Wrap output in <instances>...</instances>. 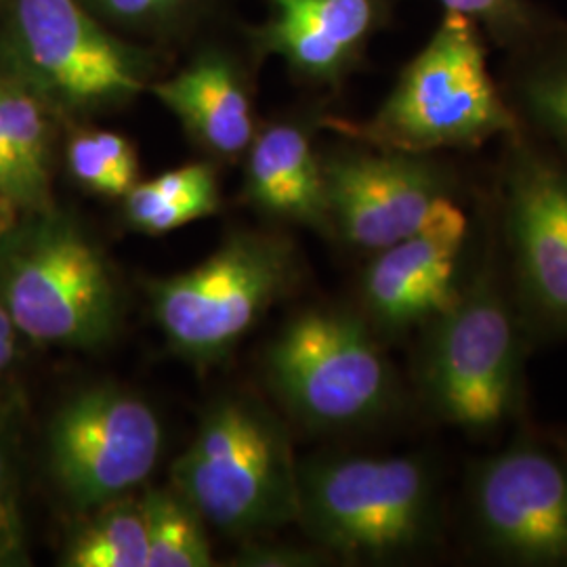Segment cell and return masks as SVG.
Masks as SVG:
<instances>
[{"instance_id":"obj_30","label":"cell","mask_w":567,"mask_h":567,"mask_svg":"<svg viewBox=\"0 0 567 567\" xmlns=\"http://www.w3.org/2000/svg\"><path fill=\"white\" fill-rule=\"evenodd\" d=\"M555 447H557V452L567 461V433L559 435V437L555 440Z\"/></svg>"},{"instance_id":"obj_13","label":"cell","mask_w":567,"mask_h":567,"mask_svg":"<svg viewBox=\"0 0 567 567\" xmlns=\"http://www.w3.org/2000/svg\"><path fill=\"white\" fill-rule=\"evenodd\" d=\"M468 238L471 221L454 194L437 203L416 234L374 252L362 278L370 326L402 334L444 313L465 280L461 264Z\"/></svg>"},{"instance_id":"obj_8","label":"cell","mask_w":567,"mask_h":567,"mask_svg":"<svg viewBox=\"0 0 567 567\" xmlns=\"http://www.w3.org/2000/svg\"><path fill=\"white\" fill-rule=\"evenodd\" d=\"M154 408L112 385L84 389L49 426V465L63 496L82 513L133 494L163 456Z\"/></svg>"},{"instance_id":"obj_1","label":"cell","mask_w":567,"mask_h":567,"mask_svg":"<svg viewBox=\"0 0 567 567\" xmlns=\"http://www.w3.org/2000/svg\"><path fill=\"white\" fill-rule=\"evenodd\" d=\"M522 322L494 244H487L456 301L423 326L416 379L440 423L486 435L517 412L524 379Z\"/></svg>"},{"instance_id":"obj_27","label":"cell","mask_w":567,"mask_h":567,"mask_svg":"<svg viewBox=\"0 0 567 567\" xmlns=\"http://www.w3.org/2000/svg\"><path fill=\"white\" fill-rule=\"evenodd\" d=\"M324 555L318 550L290 547H252L243 553V566H316Z\"/></svg>"},{"instance_id":"obj_22","label":"cell","mask_w":567,"mask_h":567,"mask_svg":"<svg viewBox=\"0 0 567 567\" xmlns=\"http://www.w3.org/2000/svg\"><path fill=\"white\" fill-rule=\"evenodd\" d=\"M124 198L126 221L140 231L158 236L217 213L219 187H210L179 198H154L142 192L135 183V187Z\"/></svg>"},{"instance_id":"obj_12","label":"cell","mask_w":567,"mask_h":567,"mask_svg":"<svg viewBox=\"0 0 567 567\" xmlns=\"http://www.w3.org/2000/svg\"><path fill=\"white\" fill-rule=\"evenodd\" d=\"M322 171L332 231L370 252L416 234L456 194L452 171L431 154L343 150L322 158Z\"/></svg>"},{"instance_id":"obj_19","label":"cell","mask_w":567,"mask_h":567,"mask_svg":"<svg viewBox=\"0 0 567 567\" xmlns=\"http://www.w3.org/2000/svg\"><path fill=\"white\" fill-rule=\"evenodd\" d=\"M147 524V567L213 566L203 515L175 487H150L142 494Z\"/></svg>"},{"instance_id":"obj_17","label":"cell","mask_w":567,"mask_h":567,"mask_svg":"<svg viewBox=\"0 0 567 567\" xmlns=\"http://www.w3.org/2000/svg\"><path fill=\"white\" fill-rule=\"evenodd\" d=\"M515 55L511 107L567 154V28L553 25Z\"/></svg>"},{"instance_id":"obj_6","label":"cell","mask_w":567,"mask_h":567,"mask_svg":"<svg viewBox=\"0 0 567 567\" xmlns=\"http://www.w3.org/2000/svg\"><path fill=\"white\" fill-rule=\"evenodd\" d=\"M267 381L288 412L316 431L383 419L395 379L368 320L344 309H307L269 344Z\"/></svg>"},{"instance_id":"obj_29","label":"cell","mask_w":567,"mask_h":567,"mask_svg":"<svg viewBox=\"0 0 567 567\" xmlns=\"http://www.w3.org/2000/svg\"><path fill=\"white\" fill-rule=\"evenodd\" d=\"M20 337V330L16 328L7 307L0 301V374L16 362Z\"/></svg>"},{"instance_id":"obj_9","label":"cell","mask_w":567,"mask_h":567,"mask_svg":"<svg viewBox=\"0 0 567 567\" xmlns=\"http://www.w3.org/2000/svg\"><path fill=\"white\" fill-rule=\"evenodd\" d=\"M9 34L16 76L61 107L93 110L143 89L137 61L79 0H16Z\"/></svg>"},{"instance_id":"obj_26","label":"cell","mask_w":567,"mask_h":567,"mask_svg":"<svg viewBox=\"0 0 567 567\" xmlns=\"http://www.w3.org/2000/svg\"><path fill=\"white\" fill-rule=\"evenodd\" d=\"M97 9L124 23L158 20L175 11L182 0H93Z\"/></svg>"},{"instance_id":"obj_28","label":"cell","mask_w":567,"mask_h":567,"mask_svg":"<svg viewBox=\"0 0 567 567\" xmlns=\"http://www.w3.org/2000/svg\"><path fill=\"white\" fill-rule=\"evenodd\" d=\"M93 135L100 143L103 154L107 156V161L114 164V168L121 173L122 177L135 187L140 163H137V154H135L131 142L112 131H95Z\"/></svg>"},{"instance_id":"obj_3","label":"cell","mask_w":567,"mask_h":567,"mask_svg":"<svg viewBox=\"0 0 567 567\" xmlns=\"http://www.w3.org/2000/svg\"><path fill=\"white\" fill-rule=\"evenodd\" d=\"M171 486L229 536H255L299 519V465L282 423L248 398L204 414L171 466Z\"/></svg>"},{"instance_id":"obj_2","label":"cell","mask_w":567,"mask_h":567,"mask_svg":"<svg viewBox=\"0 0 567 567\" xmlns=\"http://www.w3.org/2000/svg\"><path fill=\"white\" fill-rule=\"evenodd\" d=\"M339 128L372 147L433 156L475 150L496 137L513 140L522 121L492 76L486 37L465 18L444 13L379 112Z\"/></svg>"},{"instance_id":"obj_25","label":"cell","mask_w":567,"mask_h":567,"mask_svg":"<svg viewBox=\"0 0 567 567\" xmlns=\"http://www.w3.org/2000/svg\"><path fill=\"white\" fill-rule=\"evenodd\" d=\"M0 208L11 215L16 210L41 213L49 210L51 203L41 198V194L28 182L25 173L21 171L16 154L11 152L9 143L0 133Z\"/></svg>"},{"instance_id":"obj_11","label":"cell","mask_w":567,"mask_h":567,"mask_svg":"<svg viewBox=\"0 0 567 567\" xmlns=\"http://www.w3.org/2000/svg\"><path fill=\"white\" fill-rule=\"evenodd\" d=\"M503 224L515 303L532 328L567 337V163L513 137Z\"/></svg>"},{"instance_id":"obj_10","label":"cell","mask_w":567,"mask_h":567,"mask_svg":"<svg viewBox=\"0 0 567 567\" xmlns=\"http://www.w3.org/2000/svg\"><path fill=\"white\" fill-rule=\"evenodd\" d=\"M468 515L487 553L517 566H567V461L517 437L471 471Z\"/></svg>"},{"instance_id":"obj_24","label":"cell","mask_w":567,"mask_h":567,"mask_svg":"<svg viewBox=\"0 0 567 567\" xmlns=\"http://www.w3.org/2000/svg\"><path fill=\"white\" fill-rule=\"evenodd\" d=\"M68 166L76 182L103 196H126L133 185L107 161L93 133H82L68 143Z\"/></svg>"},{"instance_id":"obj_15","label":"cell","mask_w":567,"mask_h":567,"mask_svg":"<svg viewBox=\"0 0 567 567\" xmlns=\"http://www.w3.org/2000/svg\"><path fill=\"white\" fill-rule=\"evenodd\" d=\"M246 192L274 217L332 231L322 158L295 124H274L248 145Z\"/></svg>"},{"instance_id":"obj_16","label":"cell","mask_w":567,"mask_h":567,"mask_svg":"<svg viewBox=\"0 0 567 567\" xmlns=\"http://www.w3.org/2000/svg\"><path fill=\"white\" fill-rule=\"evenodd\" d=\"M154 95L206 150L231 158L255 140L250 100L236 70L219 55H204L154 86Z\"/></svg>"},{"instance_id":"obj_18","label":"cell","mask_w":567,"mask_h":567,"mask_svg":"<svg viewBox=\"0 0 567 567\" xmlns=\"http://www.w3.org/2000/svg\"><path fill=\"white\" fill-rule=\"evenodd\" d=\"M86 522L65 547L63 566L147 567L142 496L126 494L86 511Z\"/></svg>"},{"instance_id":"obj_4","label":"cell","mask_w":567,"mask_h":567,"mask_svg":"<svg viewBox=\"0 0 567 567\" xmlns=\"http://www.w3.org/2000/svg\"><path fill=\"white\" fill-rule=\"evenodd\" d=\"M297 522L344 559H400L437 536V477L419 456L316 458L299 466Z\"/></svg>"},{"instance_id":"obj_20","label":"cell","mask_w":567,"mask_h":567,"mask_svg":"<svg viewBox=\"0 0 567 567\" xmlns=\"http://www.w3.org/2000/svg\"><path fill=\"white\" fill-rule=\"evenodd\" d=\"M0 133L16 154L28 182L49 198V124L41 97L18 76H0Z\"/></svg>"},{"instance_id":"obj_23","label":"cell","mask_w":567,"mask_h":567,"mask_svg":"<svg viewBox=\"0 0 567 567\" xmlns=\"http://www.w3.org/2000/svg\"><path fill=\"white\" fill-rule=\"evenodd\" d=\"M25 559V536L20 511L16 466V435L7 405H0V566Z\"/></svg>"},{"instance_id":"obj_7","label":"cell","mask_w":567,"mask_h":567,"mask_svg":"<svg viewBox=\"0 0 567 567\" xmlns=\"http://www.w3.org/2000/svg\"><path fill=\"white\" fill-rule=\"evenodd\" d=\"M297 278L292 246L278 236L240 234L189 271L150 284L168 343L187 360L227 355Z\"/></svg>"},{"instance_id":"obj_14","label":"cell","mask_w":567,"mask_h":567,"mask_svg":"<svg viewBox=\"0 0 567 567\" xmlns=\"http://www.w3.org/2000/svg\"><path fill=\"white\" fill-rule=\"evenodd\" d=\"M276 13L265 32L271 51L313 81L334 82L374 32L379 0H271Z\"/></svg>"},{"instance_id":"obj_21","label":"cell","mask_w":567,"mask_h":567,"mask_svg":"<svg viewBox=\"0 0 567 567\" xmlns=\"http://www.w3.org/2000/svg\"><path fill=\"white\" fill-rule=\"evenodd\" d=\"M444 13H454L475 23L489 41L511 53L524 49L553 23L529 0H440Z\"/></svg>"},{"instance_id":"obj_5","label":"cell","mask_w":567,"mask_h":567,"mask_svg":"<svg viewBox=\"0 0 567 567\" xmlns=\"http://www.w3.org/2000/svg\"><path fill=\"white\" fill-rule=\"evenodd\" d=\"M0 301L34 343L91 349L118 324V292L102 250L53 208L2 227Z\"/></svg>"}]
</instances>
